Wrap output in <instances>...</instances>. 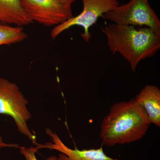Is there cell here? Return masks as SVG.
Here are the masks:
<instances>
[{
	"label": "cell",
	"instance_id": "obj_9",
	"mask_svg": "<svg viewBox=\"0 0 160 160\" xmlns=\"http://www.w3.org/2000/svg\"><path fill=\"white\" fill-rule=\"evenodd\" d=\"M33 22L23 10L20 0H0V23L22 27Z\"/></svg>",
	"mask_w": 160,
	"mask_h": 160
},
{
	"label": "cell",
	"instance_id": "obj_6",
	"mask_svg": "<svg viewBox=\"0 0 160 160\" xmlns=\"http://www.w3.org/2000/svg\"><path fill=\"white\" fill-rule=\"evenodd\" d=\"M26 14L32 21L46 26H56L73 17L71 8L58 0H20Z\"/></svg>",
	"mask_w": 160,
	"mask_h": 160
},
{
	"label": "cell",
	"instance_id": "obj_13",
	"mask_svg": "<svg viewBox=\"0 0 160 160\" xmlns=\"http://www.w3.org/2000/svg\"><path fill=\"white\" fill-rule=\"evenodd\" d=\"M60 3L68 8H71V6L76 0H58Z\"/></svg>",
	"mask_w": 160,
	"mask_h": 160
},
{
	"label": "cell",
	"instance_id": "obj_2",
	"mask_svg": "<svg viewBox=\"0 0 160 160\" xmlns=\"http://www.w3.org/2000/svg\"><path fill=\"white\" fill-rule=\"evenodd\" d=\"M109 50L119 53L133 72L140 62L152 57L160 48V35L149 27L108 24L102 29Z\"/></svg>",
	"mask_w": 160,
	"mask_h": 160
},
{
	"label": "cell",
	"instance_id": "obj_11",
	"mask_svg": "<svg viewBox=\"0 0 160 160\" xmlns=\"http://www.w3.org/2000/svg\"><path fill=\"white\" fill-rule=\"evenodd\" d=\"M20 152L24 156L26 160H38L35 156V153L38 150L39 148L32 147L31 148H26L25 147H20ZM46 160H58L55 156L49 157Z\"/></svg>",
	"mask_w": 160,
	"mask_h": 160
},
{
	"label": "cell",
	"instance_id": "obj_10",
	"mask_svg": "<svg viewBox=\"0 0 160 160\" xmlns=\"http://www.w3.org/2000/svg\"><path fill=\"white\" fill-rule=\"evenodd\" d=\"M27 38L22 27L0 23V46L20 43Z\"/></svg>",
	"mask_w": 160,
	"mask_h": 160
},
{
	"label": "cell",
	"instance_id": "obj_4",
	"mask_svg": "<svg viewBox=\"0 0 160 160\" xmlns=\"http://www.w3.org/2000/svg\"><path fill=\"white\" fill-rule=\"evenodd\" d=\"M119 25L149 27L160 35V21L152 8L149 0H130L102 16Z\"/></svg>",
	"mask_w": 160,
	"mask_h": 160
},
{
	"label": "cell",
	"instance_id": "obj_8",
	"mask_svg": "<svg viewBox=\"0 0 160 160\" xmlns=\"http://www.w3.org/2000/svg\"><path fill=\"white\" fill-rule=\"evenodd\" d=\"M135 100L143 107L152 124L160 126V89L155 85H146Z\"/></svg>",
	"mask_w": 160,
	"mask_h": 160
},
{
	"label": "cell",
	"instance_id": "obj_1",
	"mask_svg": "<svg viewBox=\"0 0 160 160\" xmlns=\"http://www.w3.org/2000/svg\"><path fill=\"white\" fill-rule=\"evenodd\" d=\"M151 122L142 107L134 98L114 103L100 127L102 144L109 147L142 139Z\"/></svg>",
	"mask_w": 160,
	"mask_h": 160
},
{
	"label": "cell",
	"instance_id": "obj_12",
	"mask_svg": "<svg viewBox=\"0 0 160 160\" xmlns=\"http://www.w3.org/2000/svg\"><path fill=\"white\" fill-rule=\"evenodd\" d=\"M14 147V148H20L21 146H19L18 144H7L3 142L2 138L0 136V149L4 147Z\"/></svg>",
	"mask_w": 160,
	"mask_h": 160
},
{
	"label": "cell",
	"instance_id": "obj_5",
	"mask_svg": "<svg viewBox=\"0 0 160 160\" xmlns=\"http://www.w3.org/2000/svg\"><path fill=\"white\" fill-rule=\"evenodd\" d=\"M83 9L79 14L69 19L60 25L54 26L50 36L55 39L61 33L72 26H81L83 32L81 36L85 42H89L91 34L89 29L97 22L98 19L105 13L119 6L118 0H82Z\"/></svg>",
	"mask_w": 160,
	"mask_h": 160
},
{
	"label": "cell",
	"instance_id": "obj_3",
	"mask_svg": "<svg viewBox=\"0 0 160 160\" xmlns=\"http://www.w3.org/2000/svg\"><path fill=\"white\" fill-rule=\"evenodd\" d=\"M28 101L15 83L0 78V114L13 118L18 130L36 145V136L27 126L31 114L27 105Z\"/></svg>",
	"mask_w": 160,
	"mask_h": 160
},
{
	"label": "cell",
	"instance_id": "obj_7",
	"mask_svg": "<svg viewBox=\"0 0 160 160\" xmlns=\"http://www.w3.org/2000/svg\"><path fill=\"white\" fill-rule=\"evenodd\" d=\"M46 132L50 136L52 142L46 143L44 145L37 143L36 146L39 149L48 148L60 152L58 160H120L106 155L103 151L102 146L97 149L79 150L75 147L72 149L66 146L58 135L49 128L46 129Z\"/></svg>",
	"mask_w": 160,
	"mask_h": 160
}]
</instances>
